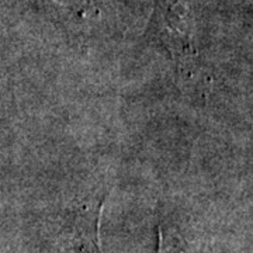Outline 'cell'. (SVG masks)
Here are the masks:
<instances>
[{
	"mask_svg": "<svg viewBox=\"0 0 253 253\" xmlns=\"http://www.w3.org/2000/svg\"><path fill=\"white\" fill-rule=\"evenodd\" d=\"M158 253H183L179 249V246L176 245V242L173 241L172 238L169 236H165L162 229H159V251Z\"/></svg>",
	"mask_w": 253,
	"mask_h": 253,
	"instance_id": "1",
	"label": "cell"
}]
</instances>
